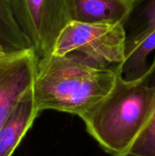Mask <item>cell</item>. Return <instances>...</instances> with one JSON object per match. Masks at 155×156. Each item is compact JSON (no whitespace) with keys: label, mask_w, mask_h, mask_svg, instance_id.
<instances>
[{"label":"cell","mask_w":155,"mask_h":156,"mask_svg":"<svg viewBox=\"0 0 155 156\" xmlns=\"http://www.w3.org/2000/svg\"><path fill=\"white\" fill-rule=\"evenodd\" d=\"M118 67H104L78 54L40 58L33 85L39 112L53 110L82 117L115 86Z\"/></svg>","instance_id":"cell-1"},{"label":"cell","mask_w":155,"mask_h":156,"mask_svg":"<svg viewBox=\"0 0 155 156\" xmlns=\"http://www.w3.org/2000/svg\"><path fill=\"white\" fill-rule=\"evenodd\" d=\"M155 87L143 77L125 80L120 72L112 90L81 117L88 133L109 154L126 151L153 115Z\"/></svg>","instance_id":"cell-2"},{"label":"cell","mask_w":155,"mask_h":156,"mask_svg":"<svg viewBox=\"0 0 155 156\" xmlns=\"http://www.w3.org/2000/svg\"><path fill=\"white\" fill-rule=\"evenodd\" d=\"M127 32L122 23L70 21L59 34L53 55L78 54L104 67H118L126 57Z\"/></svg>","instance_id":"cell-3"},{"label":"cell","mask_w":155,"mask_h":156,"mask_svg":"<svg viewBox=\"0 0 155 156\" xmlns=\"http://www.w3.org/2000/svg\"><path fill=\"white\" fill-rule=\"evenodd\" d=\"M14 17L39 58L51 55L71 21L69 0H9Z\"/></svg>","instance_id":"cell-4"},{"label":"cell","mask_w":155,"mask_h":156,"mask_svg":"<svg viewBox=\"0 0 155 156\" xmlns=\"http://www.w3.org/2000/svg\"><path fill=\"white\" fill-rule=\"evenodd\" d=\"M38 60L33 48L0 55V129L21 97L33 88Z\"/></svg>","instance_id":"cell-5"},{"label":"cell","mask_w":155,"mask_h":156,"mask_svg":"<svg viewBox=\"0 0 155 156\" xmlns=\"http://www.w3.org/2000/svg\"><path fill=\"white\" fill-rule=\"evenodd\" d=\"M38 114L32 88L21 97L0 129V156H12Z\"/></svg>","instance_id":"cell-6"},{"label":"cell","mask_w":155,"mask_h":156,"mask_svg":"<svg viewBox=\"0 0 155 156\" xmlns=\"http://www.w3.org/2000/svg\"><path fill=\"white\" fill-rule=\"evenodd\" d=\"M133 8V0H69L72 21L123 25Z\"/></svg>","instance_id":"cell-7"},{"label":"cell","mask_w":155,"mask_h":156,"mask_svg":"<svg viewBox=\"0 0 155 156\" xmlns=\"http://www.w3.org/2000/svg\"><path fill=\"white\" fill-rule=\"evenodd\" d=\"M124 27L127 53L155 31V0H133L132 11Z\"/></svg>","instance_id":"cell-8"},{"label":"cell","mask_w":155,"mask_h":156,"mask_svg":"<svg viewBox=\"0 0 155 156\" xmlns=\"http://www.w3.org/2000/svg\"><path fill=\"white\" fill-rule=\"evenodd\" d=\"M0 44L6 51L33 48L17 25L9 0H0Z\"/></svg>","instance_id":"cell-9"},{"label":"cell","mask_w":155,"mask_h":156,"mask_svg":"<svg viewBox=\"0 0 155 156\" xmlns=\"http://www.w3.org/2000/svg\"><path fill=\"white\" fill-rule=\"evenodd\" d=\"M154 49L155 31L126 53L125 60L119 66L122 77L125 80H136L143 77L149 68L147 58Z\"/></svg>","instance_id":"cell-10"},{"label":"cell","mask_w":155,"mask_h":156,"mask_svg":"<svg viewBox=\"0 0 155 156\" xmlns=\"http://www.w3.org/2000/svg\"><path fill=\"white\" fill-rule=\"evenodd\" d=\"M143 78L155 87V58ZM112 156H155V107L152 117L132 145L123 153Z\"/></svg>","instance_id":"cell-11"},{"label":"cell","mask_w":155,"mask_h":156,"mask_svg":"<svg viewBox=\"0 0 155 156\" xmlns=\"http://www.w3.org/2000/svg\"><path fill=\"white\" fill-rule=\"evenodd\" d=\"M5 51H6V50L5 49V48L3 47V45H2V44H0V55L4 54Z\"/></svg>","instance_id":"cell-12"}]
</instances>
